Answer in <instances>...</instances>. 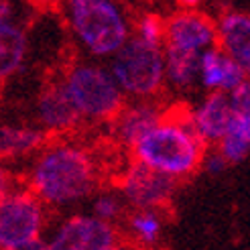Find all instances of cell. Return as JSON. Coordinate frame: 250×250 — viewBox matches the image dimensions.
Returning <instances> with one entry per match:
<instances>
[{
  "instance_id": "obj_25",
  "label": "cell",
  "mask_w": 250,
  "mask_h": 250,
  "mask_svg": "<svg viewBox=\"0 0 250 250\" xmlns=\"http://www.w3.org/2000/svg\"><path fill=\"white\" fill-rule=\"evenodd\" d=\"M2 250H47L45 246V240H33V242H24V244H19V246H12V248H2Z\"/></svg>"
},
{
  "instance_id": "obj_21",
  "label": "cell",
  "mask_w": 250,
  "mask_h": 250,
  "mask_svg": "<svg viewBox=\"0 0 250 250\" xmlns=\"http://www.w3.org/2000/svg\"><path fill=\"white\" fill-rule=\"evenodd\" d=\"M163 31L165 19L157 12H143L132 21V37L146 45L163 47Z\"/></svg>"
},
{
  "instance_id": "obj_8",
  "label": "cell",
  "mask_w": 250,
  "mask_h": 250,
  "mask_svg": "<svg viewBox=\"0 0 250 250\" xmlns=\"http://www.w3.org/2000/svg\"><path fill=\"white\" fill-rule=\"evenodd\" d=\"M116 191L128 209H165L177 191V181L132 161L120 171Z\"/></svg>"
},
{
  "instance_id": "obj_13",
  "label": "cell",
  "mask_w": 250,
  "mask_h": 250,
  "mask_svg": "<svg viewBox=\"0 0 250 250\" xmlns=\"http://www.w3.org/2000/svg\"><path fill=\"white\" fill-rule=\"evenodd\" d=\"M187 120H189L191 128L202 139V143L218 145L222 136L226 134L228 124L232 120V104L228 94L211 92L206 94L197 104H193L189 110H185Z\"/></svg>"
},
{
  "instance_id": "obj_19",
  "label": "cell",
  "mask_w": 250,
  "mask_h": 250,
  "mask_svg": "<svg viewBox=\"0 0 250 250\" xmlns=\"http://www.w3.org/2000/svg\"><path fill=\"white\" fill-rule=\"evenodd\" d=\"M165 87L177 94H191L197 87V55L163 49Z\"/></svg>"
},
{
  "instance_id": "obj_28",
  "label": "cell",
  "mask_w": 250,
  "mask_h": 250,
  "mask_svg": "<svg viewBox=\"0 0 250 250\" xmlns=\"http://www.w3.org/2000/svg\"><path fill=\"white\" fill-rule=\"evenodd\" d=\"M0 250H2V244H0Z\"/></svg>"
},
{
  "instance_id": "obj_16",
  "label": "cell",
  "mask_w": 250,
  "mask_h": 250,
  "mask_svg": "<svg viewBox=\"0 0 250 250\" xmlns=\"http://www.w3.org/2000/svg\"><path fill=\"white\" fill-rule=\"evenodd\" d=\"M47 141L49 136L37 124L0 122V161L6 165L17 161L29 163Z\"/></svg>"
},
{
  "instance_id": "obj_11",
  "label": "cell",
  "mask_w": 250,
  "mask_h": 250,
  "mask_svg": "<svg viewBox=\"0 0 250 250\" xmlns=\"http://www.w3.org/2000/svg\"><path fill=\"white\" fill-rule=\"evenodd\" d=\"M232 104V120L226 134L216 145V151L228 165H240L250 153V83H242L228 94Z\"/></svg>"
},
{
  "instance_id": "obj_26",
  "label": "cell",
  "mask_w": 250,
  "mask_h": 250,
  "mask_svg": "<svg viewBox=\"0 0 250 250\" xmlns=\"http://www.w3.org/2000/svg\"><path fill=\"white\" fill-rule=\"evenodd\" d=\"M179 10H199L206 0H175Z\"/></svg>"
},
{
  "instance_id": "obj_1",
  "label": "cell",
  "mask_w": 250,
  "mask_h": 250,
  "mask_svg": "<svg viewBox=\"0 0 250 250\" xmlns=\"http://www.w3.org/2000/svg\"><path fill=\"white\" fill-rule=\"evenodd\" d=\"M24 185L49 208L67 214L102 187V167L94 151L78 139H49L29 163Z\"/></svg>"
},
{
  "instance_id": "obj_17",
  "label": "cell",
  "mask_w": 250,
  "mask_h": 250,
  "mask_svg": "<svg viewBox=\"0 0 250 250\" xmlns=\"http://www.w3.org/2000/svg\"><path fill=\"white\" fill-rule=\"evenodd\" d=\"M122 224L124 238L139 250H151L159 246L167 226L165 209H128Z\"/></svg>"
},
{
  "instance_id": "obj_9",
  "label": "cell",
  "mask_w": 250,
  "mask_h": 250,
  "mask_svg": "<svg viewBox=\"0 0 250 250\" xmlns=\"http://www.w3.org/2000/svg\"><path fill=\"white\" fill-rule=\"evenodd\" d=\"M216 47L214 19L202 10H175L165 19L163 49L202 55Z\"/></svg>"
},
{
  "instance_id": "obj_15",
  "label": "cell",
  "mask_w": 250,
  "mask_h": 250,
  "mask_svg": "<svg viewBox=\"0 0 250 250\" xmlns=\"http://www.w3.org/2000/svg\"><path fill=\"white\" fill-rule=\"evenodd\" d=\"M216 47L244 69H250V17L238 8H226L214 19Z\"/></svg>"
},
{
  "instance_id": "obj_22",
  "label": "cell",
  "mask_w": 250,
  "mask_h": 250,
  "mask_svg": "<svg viewBox=\"0 0 250 250\" xmlns=\"http://www.w3.org/2000/svg\"><path fill=\"white\" fill-rule=\"evenodd\" d=\"M230 165L226 163V159H224L216 148L214 151H206V155H204V161H202V169L208 173V175H220V173H224Z\"/></svg>"
},
{
  "instance_id": "obj_6",
  "label": "cell",
  "mask_w": 250,
  "mask_h": 250,
  "mask_svg": "<svg viewBox=\"0 0 250 250\" xmlns=\"http://www.w3.org/2000/svg\"><path fill=\"white\" fill-rule=\"evenodd\" d=\"M51 220L53 218L49 208L24 183H12L0 195V244L2 248L41 240Z\"/></svg>"
},
{
  "instance_id": "obj_12",
  "label": "cell",
  "mask_w": 250,
  "mask_h": 250,
  "mask_svg": "<svg viewBox=\"0 0 250 250\" xmlns=\"http://www.w3.org/2000/svg\"><path fill=\"white\" fill-rule=\"evenodd\" d=\"M165 112L167 110L157 100H130V102H124L118 114L108 122L110 134L114 136V141L120 146L130 151L132 145L143 139L163 118Z\"/></svg>"
},
{
  "instance_id": "obj_24",
  "label": "cell",
  "mask_w": 250,
  "mask_h": 250,
  "mask_svg": "<svg viewBox=\"0 0 250 250\" xmlns=\"http://www.w3.org/2000/svg\"><path fill=\"white\" fill-rule=\"evenodd\" d=\"M12 183H15V181H12V173H10L8 165L0 161V195H2V193L8 189Z\"/></svg>"
},
{
  "instance_id": "obj_27",
  "label": "cell",
  "mask_w": 250,
  "mask_h": 250,
  "mask_svg": "<svg viewBox=\"0 0 250 250\" xmlns=\"http://www.w3.org/2000/svg\"><path fill=\"white\" fill-rule=\"evenodd\" d=\"M108 250H139L136 246H132L130 242H126V240H120L118 244H114L112 248H108Z\"/></svg>"
},
{
  "instance_id": "obj_3",
  "label": "cell",
  "mask_w": 250,
  "mask_h": 250,
  "mask_svg": "<svg viewBox=\"0 0 250 250\" xmlns=\"http://www.w3.org/2000/svg\"><path fill=\"white\" fill-rule=\"evenodd\" d=\"M57 8L83 59L106 63L132 37V19L118 0H57Z\"/></svg>"
},
{
  "instance_id": "obj_2",
  "label": "cell",
  "mask_w": 250,
  "mask_h": 250,
  "mask_svg": "<svg viewBox=\"0 0 250 250\" xmlns=\"http://www.w3.org/2000/svg\"><path fill=\"white\" fill-rule=\"evenodd\" d=\"M208 146L191 128L185 110L165 112L155 126L132 148V161L173 181H185L202 169Z\"/></svg>"
},
{
  "instance_id": "obj_20",
  "label": "cell",
  "mask_w": 250,
  "mask_h": 250,
  "mask_svg": "<svg viewBox=\"0 0 250 250\" xmlns=\"http://www.w3.org/2000/svg\"><path fill=\"white\" fill-rule=\"evenodd\" d=\"M90 214L98 220H102L112 226H120V222L126 216V204L120 197V193L116 191V187H106V189H100L90 197Z\"/></svg>"
},
{
  "instance_id": "obj_7",
  "label": "cell",
  "mask_w": 250,
  "mask_h": 250,
  "mask_svg": "<svg viewBox=\"0 0 250 250\" xmlns=\"http://www.w3.org/2000/svg\"><path fill=\"white\" fill-rule=\"evenodd\" d=\"M43 240L47 250H108L122 240V232L90 211H71L51 220Z\"/></svg>"
},
{
  "instance_id": "obj_4",
  "label": "cell",
  "mask_w": 250,
  "mask_h": 250,
  "mask_svg": "<svg viewBox=\"0 0 250 250\" xmlns=\"http://www.w3.org/2000/svg\"><path fill=\"white\" fill-rule=\"evenodd\" d=\"M59 83L82 124H108L126 102L104 61H73L59 76Z\"/></svg>"
},
{
  "instance_id": "obj_23",
  "label": "cell",
  "mask_w": 250,
  "mask_h": 250,
  "mask_svg": "<svg viewBox=\"0 0 250 250\" xmlns=\"http://www.w3.org/2000/svg\"><path fill=\"white\" fill-rule=\"evenodd\" d=\"M10 21H19L15 0H0V24L10 22Z\"/></svg>"
},
{
  "instance_id": "obj_5",
  "label": "cell",
  "mask_w": 250,
  "mask_h": 250,
  "mask_svg": "<svg viewBox=\"0 0 250 250\" xmlns=\"http://www.w3.org/2000/svg\"><path fill=\"white\" fill-rule=\"evenodd\" d=\"M112 80L128 100H157L165 90L163 47L146 45L136 37L106 61Z\"/></svg>"
},
{
  "instance_id": "obj_10",
  "label": "cell",
  "mask_w": 250,
  "mask_h": 250,
  "mask_svg": "<svg viewBox=\"0 0 250 250\" xmlns=\"http://www.w3.org/2000/svg\"><path fill=\"white\" fill-rule=\"evenodd\" d=\"M35 124L47 136H55V139L57 136H67L69 132L82 126V120L67 100L59 80L47 83L37 96Z\"/></svg>"
},
{
  "instance_id": "obj_14",
  "label": "cell",
  "mask_w": 250,
  "mask_h": 250,
  "mask_svg": "<svg viewBox=\"0 0 250 250\" xmlns=\"http://www.w3.org/2000/svg\"><path fill=\"white\" fill-rule=\"evenodd\" d=\"M248 82V69L224 55L218 47L208 49L197 61V87L206 94H230Z\"/></svg>"
},
{
  "instance_id": "obj_18",
  "label": "cell",
  "mask_w": 250,
  "mask_h": 250,
  "mask_svg": "<svg viewBox=\"0 0 250 250\" xmlns=\"http://www.w3.org/2000/svg\"><path fill=\"white\" fill-rule=\"evenodd\" d=\"M29 59V35L21 21L0 24V83L15 78Z\"/></svg>"
}]
</instances>
